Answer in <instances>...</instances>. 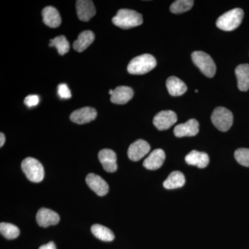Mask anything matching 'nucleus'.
<instances>
[{
	"mask_svg": "<svg viewBox=\"0 0 249 249\" xmlns=\"http://www.w3.org/2000/svg\"><path fill=\"white\" fill-rule=\"evenodd\" d=\"M58 93L59 96L62 99H69L71 97V93L68 86L65 83L60 84L58 86Z\"/></svg>",
	"mask_w": 249,
	"mask_h": 249,
	"instance_id": "nucleus-28",
	"label": "nucleus"
},
{
	"mask_svg": "<svg viewBox=\"0 0 249 249\" xmlns=\"http://www.w3.org/2000/svg\"><path fill=\"white\" fill-rule=\"evenodd\" d=\"M186 183V178L182 173L179 171H174L170 174L168 178L163 182V186L166 189H176L181 188Z\"/></svg>",
	"mask_w": 249,
	"mask_h": 249,
	"instance_id": "nucleus-22",
	"label": "nucleus"
},
{
	"mask_svg": "<svg viewBox=\"0 0 249 249\" xmlns=\"http://www.w3.org/2000/svg\"><path fill=\"white\" fill-rule=\"evenodd\" d=\"M188 164L195 165L199 168H205L209 163V157L206 152L193 150L185 158Z\"/></svg>",
	"mask_w": 249,
	"mask_h": 249,
	"instance_id": "nucleus-17",
	"label": "nucleus"
},
{
	"mask_svg": "<svg viewBox=\"0 0 249 249\" xmlns=\"http://www.w3.org/2000/svg\"><path fill=\"white\" fill-rule=\"evenodd\" d=\"M95 39L94 34L91 31H84L80 33L78 39L73 42V47L78 52H84L93 43Z\"/></svg>",
	"mask_w": 249,
	"mask_h": 249,
	"instance_id": "nucleus-20",
	"label": "nucleus"
},
{
	"mask_svg": "<svg viewBox=\"0 0 249 249\" xmlns=\"http://www.w3.org/2000/svg\"><path fill=\"white\" fill-rule=\"evenodd\" d=\"M98 159L104 170L108 173H114L117 170V157L115 152L110 149L101 150L98 153Z\"/></svg>",
	"mask_w": 249,
	"mask_h": 249,
	"instance_id": "nucleus-13",
	"label": "nucleus"
},
{
	"mask_svg": "<svg viewBox=\"0 0 249 249\" xmlns=\"http://www.w3.org/2000/svg\"><path fill=\"white\" fill-rule=\"evenodd\" d=\"M86 183L98 196H106L109 191V186L107 183L99 175L96 174H89L86 178Z\"/></svg>",
	"mask_w": 249,
	"mask_h": 249,
	"instance_id": "nucleus-10",
	"label": "nucleus"
},
{
	"mask_svg": "<svg viewBox=\"0 0 249 249\" xmlns=\"http://www.w3.org/2000/svg\"><path fill=\"white\" fill-rule=\"evenodd\" d=\"M40 102V98L37 95H29L24 99V104L28 107H35Z\"/></svg>",
	"mask_w": 249,
	"mask_h": 249,
	"instance_id": "nucleus-29",
	"label": "nucleus"
},
{
	"mask_svg": "<svg viewBox=\"0 0 249 249\" xmlns=\"http://www.w3.org/2000/svg\"><path fill=\"white\" fill-rule=\"evenodd\" d=\"M43 22L49 27L57 28L61 24L62 19L56 9L53 6H47L42 12Z\"/></svg>",
	"mask_w": 249,
	"mask_h": 249,
	"instance_id": "nucleus-18",
	"label": "nucleus"
},
{
	"mask_svg": "<svg viewBox=\"0 0 249 249\" xmlns=\"http://www.w3.org/2000/svg\"><path fill=\"white\" fill-rule=\"evenodd\" d=\"M0 232L1 235L8 240H14L19 235L20 231L16 226L9 223L2 222L0 224Z\"/></svg>",
	"mask_w": 249,
	"mask_h": 249,
	"instance_id": "nucleus-25",
	"label": "nucleus"
},
{
	"mask_svg": "<svg viewBox=\"0 0 249 249\" xmlns=\"http://www.w3.org/2000/svg\"><path fill=\"white\" fill-rule=\"evenodd\" d=\"M192 60L205 76L213 78L216 73L215 64L212 58L204 52H194Z\"/></svg>",
	"mask_w": 249,
	"mask_h": 249,
	"instance_id": "nucleus-5",
	"label": "nucleus"
},
{
	"mask_svg": "<svg viewBox=\"0 0 249 249\" xmlns=\"http://www.w3.org/2000/svg\"><path fill=\"white\" fill-rule=\"evenodd\" d=\"M211 121L219 131L227 132L231 127L233 116L231 111L227 108L218 107L213 112Z\"/></svg>",
	"mask_w": 249,
	"mask_h": 249,
	"instance_id": "nucleus-6",
	"label": "nucleus"
},
{
	"mask_svg": "<svg viewBox=\"0 0 249 249\" xmlns=\"http://www.w3.org/2000/svg\"><path fill=\"white\" fill-rule=\"evenodd\" d=\"M198 91H198V90H196V93H197V92H198Z\"/></svg>",
	"mask_w": 249,
	"mask_h": 249,
	"instance_id": "nucleus-33",
	"label": "nucleus"
},
{
	"mask_svg": "<svg viewBox=\"0 0 249 249\" xmlns=\"http://www.w3.org/2000/svg\"><path fill=\"white\" fill-rule=\"evenodd\" d=\"M28 179L34 183L41 182L45 178V170L40 161L32 157H27L21 164Z\"/></svg>",
	"mask_w": 249,
	"mask_h": 249,
	"instance_id": "nucleus-4",
	"label": "nucleus"
},
{
	"mask_svg": "<svg viewBox=\"0 0 249 249\" xmlns=\"http://www.w3.org/2000/svg\"><path fill=\"white\" fill-rule=\"evenodd\" d=\"M6 138H5L4 134L1 132L0 134V147H2L4 145Z\"/></svg>",
	"mask_w": 249,
	"mask_h": 249,
	"instance_id": "nucleus-31",
	"label": "nucleus"
},
{
	"mask_svg": "<svg viewBox=\"0 0 249 249\" xmlns=\"http://www.w3.org/2000/svg\"><path fill=\"white\" fill-rule=\"evenodd\" d=\"M235 75L237 79V86L242 91L249 89V65L242 64L235 69Z\"/></svg>",
	"mask_w": 249,
	"mask_h": 249,
	"instance_id": "nucleus-19",
	"label": "nucleus"
},
{
	"mask_svg": "<svg viewBox=\"0 0 249 249\" xmlns=\"http://www.w3.org/2000/svg\"><path fill=\"white\" fill-rule=\"evenodd\" d=\"M49 47H54L58 50L60 55H63L70 51V43L64 36H57L55 38L50 40Z\"/></svg>",
	"mask_w": 249,
	"mask_h": 249,
	"instance_id": "nucleus-24",
	"label": "nucleus"
},
{
	"mask_svg": "<svg viewBox=\"0 0 249 249\" xmlns=\"http://www.w3.org/2000/svg\"><path fill=\"white\" fill-rule=\"evenodd\" d=\"M243 18V10L237 8L228 11L218 18L216 25L221 30L233 31L240 25Z\"/></svg>",
	"mask_w": 249,
	"mask_h": 249,
	"instance_id": "nucleus-3",
	"label": "nucleus"
},
{
	"mask_svg": "<svg viewBox=\"0 0 249 249\" xmlns=\"http://www.w3.org/2000/svg\"><path fill=\"white\" fill-rule=\"evenodd\" d=\"M178 121V116L171 110L161 111L156 114L153 124L159 130H165L171 127Z\"/></svg>",
	"mask_w": 249,
	"mask_h": 249,
	"instance_id": "nucleus-7",
	"label": "nucleus"
},
{
	"mask_svg": "<svg viewBox=\"0 0 249 249\" xmlns=\"http://www.w3.org/2000/svg\"><path fill=\"white\" fill-rule=\"evenodd\" d=\"M36 221L40 227H48L49 226L58 224L60 222V216L52 210L42 208L36 214Z\"/></svg>",
	"mask_w": 249,
	"mask_h": 249,
	"instance_id": "nucleus-12",
	"label": "nucleus"
},
{
	"mask_svg": "<svg viewBox=\"0 0 249 249\" xmlns=\"http://www.w3.org/2000/svg\"><path fill=\"white\" fill-rule=\"evenodd\" d=\"M199 123L196 119H190L184 124H178L174 129V134L178 138L194 137L199 133Z\"/></svg>",
	"mask_w": 249,
	"mask_h": 249,
	"instance_id": "nucleus-11",
	"label": "nucleus"
},
{
	"mask_svg": "<svg viewBox=\"0 0 249 249\" xmlns=\"http://www.w3.org/2000/svg\"><path fill=\"white\" fill-rule=\"evenodd\" d=\"M112 22L116 27L128 29L138 27L142 23V15L130 9H120L112 18Z\"/></svg>",
	"mask_w": 249,
	"mask_h": 249,
	"instance_id": "nucleus-1",
	"label": "nucleus"
},
{
	"mask_svg": "<svg viewBox=\"0 0 249 249\" xmlns=\"http://www.w3.org/2000/svg\"><path fill=\"white\" fill-rule=\"evenodd\" d=\"M194 1L192 0H178L170 6V11L175 14H182L191 10Z\"/></svg>",
	"mask_w": 249,
	"mask_h": 249,
	"instance_id": "nucleus-26",
	"label": "nucleus"
},
{
	"mask_svg": "<svg viewBox=\"0 0 249 249\" xmlns=\"http://www.w3.org/2000/svg\"><path fill=\"white\" fill-rule=\"evenodd\" d=\"M157 66L155 58L150 54H143L132 59L127 66V71L133 75H142L152 71Z\"/></svg>",
	"mask_w": 249,
	"mask_h": 249,
	"instance_id": "nucleus-2",
	"label": "nucleus"
},
{
	"mask_svg": "<svg viewBox=\"0 0 249 249\" xmlns=\"http://www.w3.org/2000/svg\"><path fill=\"white\" fill-rule=\"evenodd\" d=\"M97 111L94 108L85 107L77 109L71 113L70 119L75 124H83L95 120Z\"/></svg>",
	"mask_w": 249,
	"mask_h": 249,
	"instance_id": "nucleus-9",
	"label": "nucleus"
},
{
	"mask_svg": "<svg viewBox=\"0 0 249 249\" xmlns=\"http://www.w3.org/2000/svg\"><path fill=\"white\" fill-rule=\"evenodd\" d=\"M150 150V145L145 141L139 139L129 145L127 155L129 160L138 161L147 155Z\"/></svg>",
	"mask_w": 249,
	"mask_h": 249,
	"instance_id": "nucleus-8",
	"label": "nucleus"
},
{
	"mask_svg": "<svg viewBox=\"0 0 249 249\" xmlns=\"http://www.w3.org/2000/svg\"><path fill=\"white\" fill-rule=\"evenodd\" d=\"M38 249H57L53 242H49L47 245L41 246Z\"/></svg>",
	"mask_w": 249,
	"mask_h": 249,
	"instance_id": "nucleus-30",
	"label": "nucleus"
},
{
	"mask_svg": "<svg viewBox=\"0 0 249 249\" xmlns=\"http://www.w3.org/2000/svg\"><path fill=\"white\" fill-rule=\"evenodd\" d=\"M166 88L168 92L173 96H179L186 92L187 86L182 80L178 77L171 76L166 80Z\"/></svg>",
	"mask_w": 249,
	"mask_h": 249,
	"instance_id": "nucleus-21",
	"label": "nucleus"
},
{
	"mask_svg": "<svg viewBox=\"0 0 249 249\" xmlns=\"http://www.w3.org/2000/svg\"><path fill=\"white\" fill-rule=\"evenodd\" d=\"M235 158L240 165L249 167V149H237L235 152Z\"/></svg>",
	"mask_w": 249,
	"mask_h": 249,
	"instance_id": "nucleus-27",
	"label": "nucleus"
},
{
	"mask_svg": "<svg viewBox=\"0 0 249 249\" xmlns=\"http://www.w3.org/2000/svg\"><path fill=\"white\" fill-rule=\"evenodd\" d=\"M91 231L95 237L104 242H111L115 238L114 234L110 229L101 224H93Z\"/></svg>",
	"mask_w": 249,
	"mask_h": 249,
	"instance_id": "nucleus-23",
	"label": "nucleus"
},
{
	"mask_svg": "<svg viewBox=\"0 0 249 249\" xmlns=\"http://www.w3.org/2000/svg\"><path fill=\"white\" fill-rule=\"evenodd\" d=\"M134 96L132 88L127 86H119L114 90L111 96V101L114 104L124 105L128 103Z\"/></svg>",
	"mask_w": 249,
	"mask_h": 249,
	"instance_id": "nucleus-16",
	"label": "nucleus"
},
{
	"mask_svg": "<svg viewBox=\"0 0 249 249\" xmlns=\"http://www.w3.org/2000/svg\"><path fill=\"white\" fill-rule=\"evenodd\" d=\"M76 11L80 20L88 22L96 14V8L92 1L78 0L76 1Z\"/></svg>",
	"mask_w": 249,
	"mask_h": 249,
	"instance_id": "nucleus-14",
	"label": "nucleus"
},
{
	"mask_svg": "<svg viewBox=\"0 0 249 249\" xmlns=\"http://www.w3.org/2000/svg\"><path fill=\"white\" fill-rule=\"evenodd\" d=\"M165 159L164 151L161 149H156L144 160L142 165L147 170H157L163 164Z\"/></svg>",
	"mask_w": 249,
	"mask_h": 249,
	"instance_id": "nucleus-15",
	"label": "nucleus"
},
{
	"mask_svg": "<svg viewBox=\"0 0 249 249\" xmlns=\"http://www.w3.org/2000/svg\"><path fill=\"white\" fill-rule=\"evenodd\" d=\"M113 93H114V90H112V89L109 90V94L111 95H111L113 94Z\"/></svg>",
	"mask_w": 249,
	"mask_h": 249,
	"instance_id": "nucleus-32",
	"label": "nucleus"
}]
</instances>
